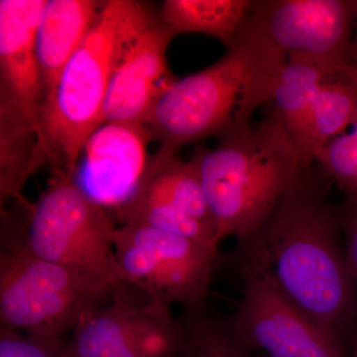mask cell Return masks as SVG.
Wrapping results in <instances>:
<instances>
[{"mask_svg": "<svg viewBox=\"0 0 357 357\" xmlns=\"http://www.w3.org/2000/svg\"><path fill=\"white\" fill-rule=\"evenodd\" d=\"M47 164L39 134L13 102L0 98V204L20 199L33 174Z\"/></svg>", "mask_w": 357, "mask_h": 357, "instance_id": "cell-17", "label": "cell"}, {"mask_svg": "<svg viewBox=\"0 0 357 357\" xmlns=\"http://www.w3.org/2000/svg\"><path fill=\"white\" fill-rule=\"evenodd\" d=\"M357 1H255L251 16L286 60L331 67L354 65L351 33Z\"/></svg>", "mask_w": 357, "mask_h": 357, "instance_id": "cell-12", "label": "cell"}, {"mask_svg": "<svg viewBox=\"0 0 357 357\" xmlns=\"http://www.w3.org/2000/svg\"><path fill=\"white\" fill-rule=\"evenodd\" d=\"M103 4L96 0H46L36 38L43 109L50 103L63 70L95 25Z\"/></svg>", "mask_w": 357, "mask_h": 357, "instance_id": "cell-15", "label": "cell"}, {"mask_svg": "<svg viewBox=\"0 0 357 357\" xmlns=\"http://www.w3.org/2000/svg\"><path fill=\"white\" fill-rule=\"evenodd\" d=\"M185 342L180 357H213L204 335L199 312L185 314Z\"/></svg>", "mask_w": 357, "mask_h": 357, "instance_id": "cell-22", "label": "cell"}, {"mask_svg": "<svg viewBox=\"0 0 357 357\" xmlns=\"http://www.w3.org/2000/svg\"><path fill=\"white\" fill-rule=\"evenodd\" d=\"M122 0L105 1L88 36L66 66L42 110V151L52 171L75 176L84 145L105 123Z\"/></svg>", "mask_w": 357, "mask_h": 357, "instance_id": "cell-6", "label": "cell"}, {"mask_svg": "<svg viewBox=\"0 0 357 357\" xmlns=\"http://www.w3.org/2000/svg\"><path fill=\"white\" fill-rule=\"evenodd\" d=\"M241 261L261 270L326 332L357 337V284L345 260L342 220L307 169L266 222L238 244Z\"/></svg>", "mask_w": 357, "mask_h": 357, "instance_id": "cell-1", "label": "cell"}, {"mask_svg": "<svg viewBox=\"0 0 357 357\" xmlns=\"http://www.w3.org/2000/svg\"><path fill=\"white\" fill-rule=\"evenodd\" d=\"M185 342L170 306L133 304L117 292L82 319L66 349L69 357H180Z\"/></svg>", "mask_w": 357, "mask_h": 357, "instance_id": "cell-11", "label": "cell"}, {"mask_svg": "<svg viewBox=\"0 0 357 357\" xmlns=\"http://www.w3.org/2000/svg\"><path fill=\"white\" fill-rule=\"evenodd\" d=\"M354 28L356 30V39L352 41V58H354V64L357 66V4L356 9V16H354Z\"/></svg>", "mask_w": 357, "mask_h": 357, "instance_id": "cell-24", "label": "cell"}, {"mask_svg": "<svg viewBox=\"0 0 357 357\" xmlns=\"http://www.w3.org/2000/svg\"><path fill=\"white\" fill-rule=\"evenodd\" d=\"M114 248L126 283L144 290L149 300L181 305L185 314L203 310L217 266V249L139 225L116 227Z\"/></svg>", "mask_w": 357, "mask_h": 357, "instance_id": "cell-7", "label": "cell"}, {"mask_svg": "<svg viewBox=\"0 0 357 357\" xmlns=\"http://www.w3.org/2000/svg\"><path fill=\"white\" fill-rule=\"evenodd\" d=\"M151 140L143 123L105 122L84 145L74 176L77 184L105 210H115L139 184L149 162Z\"/></svg>", "mask_w": 357, "mask_h": 357, "instance_id": "cell-13", "label": "cell"}, {"mask_svg": "<svg viewBox=\"0 0 357 357\" xmlns=\"http://www.w3.org/2000/svg\"><path fill=\"white\" fill-rule=\"evenodd\" d=\"M314 163L342 192L347 204H357V115L344 132L319 152Z\"/></svg>", "mask_w": 357, "mask_h": 357, "instance_id": "cell-20", "label": "cell"}, {"mask_svg": "<svg viewBox=\"0 0 357 357\" xmlns=\"http://www.w3.org/2000/svg\"><path fill=\"white\" fill-rule=\"evenodd\" d=\"M45 3L46 0H0V98L13 102L31 122L40 146L44 89L36 38Z\"/></svg>", "mask_w": 357, "mask_h": 357, "instance_id": "cell-14", "label": "cell"}, {"mask_svg": "<svg viewBox=\"0 0 357 357\" xmlns=\"http://www.w3.org/2000/svg\"><path fill=\"white\" fill-rule=\"evenodd\" d=\"M337 68L342 67L286 60L275 82L270 102L273 105L272 112L290 136L301 161L314 98L328 73Z\"/></svg>", "mask_w": 357, "mask_h": 357, "instance_id": "cell-18", "label": "cell"}, {"mask_svg": "<svg viewBox=\"0 0 357 357\" xmlns=\"http://www.w3.org/2000/svg\"><path fill=\"white\" fill-rule=\"evenodd\" d=\"M172 39L158 13L140 2L122 0L105 122H144L173 79L167 64Z\"/></svg>", "mask_w": 357, "mask_h": 357, "instance_id": "cell-9", "label": "cell"}, {"mask_svg": "<svg viewBox=\"0 0 357 357\" xmlns=\"http://www.w3.org/2000/svg\"><path fill=\"white\" fill-rule=\"evenodd\" d=\"M122 225H139L194 239L218 250L217 227L191 160L157 150L139 184L115 208Z\"/></svg>", "mask_w": 357, "mask_h": 357, "instance_id": "cell-10", "label": "cell"}, {"mask_svg": "<svg viewBox=\"0 0 357 357\" xmlns=\"http://www.w3.org/2000/svg\"><path fill=\"white\" fill-rule=\"evenodd\" d=\"M349 357H357V337L349 347Z\"/></svg>", "mask_w": 357, "mask_h": 357, "instance_id": "cell-25", "label": "cell"}, {"mask_svg": "<svg viewBox=\"0 0 357 357\" xmlns=\"http://www.w3.org/2000/svg\"><path fill=\"white\" fill-rule=\"evenodd\" d=\"M66 342L51 344L0 325V357H69Z\"/></svg>", "mask_w": 357, "mask_h": 357, "instance_id": "cell-21", "label": "cell"}, {"mask_svg": "<svg viewBox=\"0 0 357 357\" xmlns=\"http://www.w3.org/2000/svg\"><path fill=\"white\" fill-rule=\"evenodd\" d=\"M263 357H267L266 356H264V354H263Z\"/></svg>", "mask_w": 357, "mask_h": 357, "instance_id": "cell-26", "label": "cell"}, {"mask_svg": "<svg viewBox=\"0 0 357 357\" xmlns=\"http://www.w3.org/2000/svg\"><path fill=\"white\" fill-rule=\"evenodd\" d=\"M241 271V302L223 321L249 356L349 357L347 344L301 311L264 272L243 261Z\"/></svg>", "mask_w": 357, "mask_h": 357, "instance_id": "cell-8", "label": "cell"}, {"mask_svg": "<svg viewBox=\"0 0 357 357\" xmlns=\"http://www.w3.org/2000/svg\"><path fill=\"white\" fill-rule=\"evenodd\" d=\"M119 288L79 270L41 259L1 236L0 325L61 344Z\"/></svg>", "mask_w": 357, "mask_h": 357, "instance_id": "cell-5", "label": "cell"}, {"mask_svg": "<svg viewBox=\"0 0 357 357\" xmlns=\"http://www.w3.org/2000/svg\"><path fill=\"white\" fill-rule=\"evenodd\" d=\"M340 220L344 232L345 260L349 273L357 284V204H347Z\"/></svg>", "mask_w": 357, "mask_h": 357, "instance_id": "cell-23", "label": "cell"}, {"mask_svg": "<svg viewBox=\"0 0 357 357\" xmlns=\"http://www.w3.org/2000/svg\"><path fill=\"white\" fill-rule=\"evenodd\" d=\"M18 202L17 215L2 211L1 236L41 259L74 268L117 288L126 283L115 255L116 227L74 176L52 171L48 187L34 204Z\"/></svg>", "mask_w": 357, "mask_h": 357, "instance_id": "cell-4", "label": "cell"}, {"mask_svg": "<svg viewBox=\"0 0 357 357\" xmlns=\"http://www.w3.org/2000/svg\"><path fill=\"white\" fill-rule=\"evenodd\" d=\"M357 115V66L337 68L319 86L307 124L302 152L305 168H312L317 155L351 126Z\"/></svg>", "mask_w": 357, "mask_h": 357, "instance_id": "cell-16", "label": "cell"}, {"mask_svg": "<svg viewBox=\"0 0 357 357\" xmlns=\"http://www.w3.org/2000/svg\"><path fill=\"white\" fill-rule=\"evenodd\" d=\"M218 138L217 146L198 148L190 160L218 241L232 236L241 244L266 222L307 168L272 110L256 126Z\"/></svg>", "mask_w": 357, "mask_h": 357, "instance_id": "cell-3", "label": "cell"}, {"mask_svg": "<svg viewBox=\"0 0 357 357\" xmlns=\"http://www.w3.org/2000/svg\"><path fill=\"white\" fill-rule=\"evenodd\" d=\"M285 62L250 13L218 62L189 76L173 77L143 124L159 143V151L168 154L248 128L256 110L271 102Z\"/></svg>", "mask_w": 357, "mask_h": 357, "instance_id": "cell-2", "label": "cell"}, {"mask_svg": "<svg viewBox=\"0 0 357 357\" xmlns=\"http://www.w3.org/2000/svg\"><path fill=\"white\" fill-rule=\"evenodd\" d=\"M253 4L249 0H165L157 13L173 38L201 33L229 48L248 21Z\"/></svg>", "mask_w": 357, "mask_h": 357, "instance_id": "cell-19", "label": "cell"}]
</instances>
